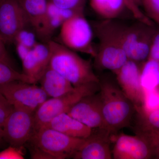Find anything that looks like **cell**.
<instances>
[{
	"mask_svg": "<svg viewBox=\"0 0 159 159\" xmlns=\"http://www.w3.org/2000/svg\"><path fill=\"white\" fill-rule=\"evenodd\" d=\"M99 85L104 122L103 129L113 134L130 125L136 110L119 86L112 81L100 80Z\"/></svg>",
	"mask_w": 159,
	"mask_h": 159,
	"instance_id": "obj_1",
	"label": "cell"
},
{
	"mask_svg": "<svg viewBox=\"0 0 159 159\" xmlns=\"http://www.w3.org/2000/svg\"><path fill=\"white\" fill-rule=\"evenodd\" d=\"M47 44L51 53L50 67L67 80L74 87L99 82L91 60L84 59L77 52L58 42L51 40Z\"/></svg>",
	"mask_w": 159,
	"mask_h": 159,
	"instance_id": "obj_2",
	"label": "cell"
},
{
	"mask_svg": "<svg viewBox=\"0 0 159 159\" xmlns=\"http://www.w3.org/2000/svg\"><path fill=\"white\" fill-rule=\"evenodd\" d=\"M84 139L44 126L36 131L27 143L32 159H64L72 157Z\"/></svg>",
	"mask_w": 159,
	"mask_h": 159,
	"instance_id": "obj_3",
	"label": "cell"
},
{
	"mask_svg": "<svg viewBox=\"0 0 159 159\" xmlns=\"http://www.w3.org/2000/svg\"><path fill=\"white\" fill-rule=\"evenodd\" d=\"M93 30L98 39L95 58V66L102 70H117L128 61L124 49L115 34L111 20H104L95 25Z\"/></svg>",
	"mask_w": 159,
	"mask_h": 159,
	"instance_id": "obj_4",
	"label": "cell"
},
{
	"mask_svg": "<svg viewBox=\"0 0 159 159\" xmlns=\"http://www.w3.org/2000/svg\"><path fill=\"white\" fill-rule=\"evenodd\" d=\"M99 83L74 87L73 90L62 96L46 100L34 112L35 132L48 124L54 117L61 114L67 113L83 97L99 92Z\"/></svg>",
	"mask_w": 159,
	"mask_h": 159,
	"instance_id": "obj_5",
	"label": "cell"
},
{
	"mask_svg": "<svg viewBox=\"0 0 159 159\" xmlns=\"http://www.w3.org/2000/svg\"><path fill=\"white\" fill-rule=\"evenodd\" d=\"M93 29L84 17V13L74 15L60 28L58 43L76 52L94 57L97 48L93 43Z\"/></svg>",
	"mask_w": 159,
	"mask_h": 159,
	"instance_id": "obj_6",
	"label": "cell"
},
{
	"mask_svg": "<svg viewBox=\"0 0 159 159\" xmlns=\"http://www.w3.org/2000/svg\"><path fill=\"white\" fill-rule=\"evenodd\" d=\"M114 32L128 60L136 62L148 58L155 31L152 26L141 22L131 26L121 25L112 21Z\"/></svg>",
	"mask_w": 159,
	"mask_h": 159,
	"instance_id": "obj_7",
	"label": "cell"
},
{
	"mask_svg": "<svg viewBox=\"0 0 159 159\" xmlns=\"http://www.w3.org/2000/svg\"><path fill=\"white\" fill-rule=\"evenodd\" d=\"M0 93L14 108L31 112H35L48 97L35 84L18 80L0 85Z\"/></svg>",
	"mask_w": 159,
	"mask_h": 159,
	"instance_id": "obj_8",
	"label": "cell"
},
{
	"mask_svg": "<svg viewBox=\"0 0 159 159\" xmlns=\"http://www.w3.org/2000/svg\"><path fill=\"white\" fill-rule=\"evenodd\" d=\"M34 114L14 107L2 126L4 140L16 147L26 144L35 133Z\"/></svg>",
	"mask_w": 159,
	"mask_h": 159,
	"instance_id": "obj_9",
	"label": "cell"
},
{
	"mask_svg": "<svg viewBox=\"0 0 159 159\" xmlns=\"http://www.w3.org/2000/svg\"><path fill=\"white\" fill-rule=\"evenodd\" d=\"M29 26L20 0H0V36L6 44L13 43L17 33Z\"/></svg>",
	"mask_w": 159,
	"mask_h": 159,
	"instance_id": "obj_10",
	"label": "cell"
},
{
	"mask_svg": "<svg viewBox=\"0 0 159 159\" xmlns=\"http://www.w3.org/2000/svg\"><path fill=\"white\" fill-rule=\"evenodd\" d=\"M113 73L119 87L133 103L136 110L141 108L144 102L145 92L141 84V68L138 62L128 60Z\"/></svg>",
	"mask_w": 159,
	"mask_h": 159,
	"instance_id": "obj_11",
	"label": "cell"
},
{
	"mask_svg": "<svg viewBox=\"0 0 159 159\" xmlns=\"http://www.w3.org/2000/svg\"><path fill=\"white\" fill-rule=\"evenodd\" d=\"M67 113L90 128L102 129L104 128L99 91L83 97Z\"/></svg>",
	"mask_w": 159,
	"mask_h": 159,
	"instance_id": "obj_12",
	"label": "cell"
},
{
	"mask_svg": "<svg viewBox=\"0 0 159 159\" xmlns=\"http://www.w3.org/2000/svg\"><path fill=\"white\" fill-rule=\"evenodd\" d=\"M115 159H148L153 158L150 146L142 136L122 133L115 139V145L112 150Z\"/></svg>",
	"mask_w": 159,
	"mask_h": 159,
	"instance_id": "obj_13",
	"label": "cell"
},
{
	"mask_svg": "<svg viewBox=\"0 0 159 159\" xmlns=\"http://www.w3.org/2000/svg\"><path fill=\"white\" fill-rule=\"evenodd\" d=\"M97 134H92L84 142L72 158L74 159H111V134L104 129H99Z\"/></svg>",
	"mask_w": 159,
	"mask_h": 159,
	"instance_id": "obj_14",
	"label": "cell"
},
{
	"mask_svg": "<svg viewBox=\"0 0 159 159\" xmlns=\"http://www.w3.org/2000/svg\"><path fill=\"white\" fill-rule=\"evenodd\" d=\"M51 53L47 43H38L22 60V73L29 77L31 84L39 82L49 66Z\"/></svg>",
	"mask_w": 159,
	"mask_h": 159,
	"instance_id": "obj_15",
	"label": "cell"
},
{
	"mask_svg": "<svg viewBox=\"0 0 159 159\" xmlns=\"http://www.w3.org/2000/svg\"><path fill=\"white\" fill-rule=\"evenodd\" d=\"M78 13H84L61 9L48 2V9L37 36L46 43H48L51 40L52 35L65 21Z\"/></svg>",
	"mask_w": 159,
	"mask_h": 159,
	"instance_id": "obj_16",
	"label": "cell"
},
{
	"mask_svg": "<svg viewBox=\"0 0 159 159\" xmlns=\"http://www.w3.org/2000/svg\"><path fill=\"white\" fill-rule=\"evenodd\" d=\"M44 126L53 129L69 136L79 139H86L93 132V129L67 113L61 114L54 117Z\"/></svg>",
	"mask_w": 159,
	"mask_h": 159,
	"instance_id": "obj_17",
	"label": "cell"
},
{
	"mask_svg": "<svg viewBox=\"0 0 159 159\" xmlns=\"http://www.w3.org/2000/svg\"><path fill=\"white\" fill-rule=\"evenodd\" d=\"M39 82L43 90L48 97L57 98L62 96L74 88V86L50 66L47 69Z\"/></svg>",
	"mask_w": 159,
	"mask_h": 159,
	"instance_id": "obj_18",
	"label": "cell"
},
{
	"mask_svg": "<svg viewBox=\"0 0 159 159\" xmlns=\"http://www.w3.org/2000/svg\"><path fill=\"white\" fill-rule=\"evenodd\" d=\"M93 11L104 20H114L127 9L124 0H89Z\"/></svg>",
	"mask_w": 159,
	"mask_h": 159,
	"instance_id": "obj_19",
	"label": "cell"
},
{
	"mask_svg": "<svg viewBox=\"0 0 159 159\" xmlns=\"http://www.w3.org/2000/svg\"><path fill=\"white\" fill-rule=\"evenodd\" d=\"M31 28L36 35L48 9V0H20Z\"/></svg>",
	"mask_w": 159,
	"mask_h": 159,
	"instance_id": "obj_20",
	"label": "cell"
},
{
	"mask_svg": "<svg viewBox=\"0 0 159 159\" xmlns=\"http://www.w3.org/2000/svg\"><path fill=\"white\" fill-rule=\"evenodd\" d=\"M141 81L144 92L159 87V61L147 59L141 68Z\"/></svg>",
	"mask_w": 159,
	"mask_h": 159,
	"instance_id": "obj_21",
	"label": "cell"
},
{
	"mask_svg": "<svg viewBox=\"0 0 159 159\" xmlns=\"http://www.w3.org/2000/svg\"><path fill=\"white\" fill-rule=\"evenodd\" d=\"M136 113L138 119L136 132L159 130V109L148 112L139 111Z\"/></svg>",
	"mask_w": 159,
	"mask_h": 159,
	"instance_id": "obj_22",
	"label": "cell"
},
{
	"mask_svg": "<svg viewBox=\"0 0 159 159\" xmlns=\"http://www.w3.org/2000/svg\"><path fill=\"white\" fill-rule=\"evenodd\" d=\"M17 80L31 84L29 77L25 74L0 61V85Z\"/></svg>",
	"mask_w": 159,
	"mask_h": 159,
	"instance_id": "obj_23",
	"label": "cell"
},
{
	"mask_svg": "<svg viewBox=\"0 0 159 159\" xmlns=\"http://www.w3.org/2000/svg\"><path fill=\"white\" fill-rule=\"evenodd\" d=\"M159 109V87L151 90L145 92L143 105L137 111L148 112Z\"/></svg>",
	"mask_w": 159,
	"mask_h": 159,
	"instance_id": "obj_24",
	"label": "cell"
},
{
	"mask_svg": "<svg viewBox=\"0 0 159 159\" xmlns=\"http://www.w3.org/2000/svg\"><path fill=\"white\" fill-rule=\"evenodd\" d=\"M48 1L58 8L84 13L86 0H48Z\"/></svg>",
	"mask_w": 159,
	"mask_h": 159,
	"instance_id": "obj_25",
	"label": "cell"
},
{
	"mask_svg": "<svg viewBox=\"0 0 159 159\" xmlns=\"http://www.w3.org/2000/svg\"><path fill=\"white\" fill-rule=\"evenodd\" d=\"M36 34L28 29V28L22 29L17 33L14 39L13 43L20 44L32 49L38 43Z\"/></svg>",
	"mask_w": 159,
	"mask_h": 159,
	"instance_id": "obj_26",
	"label": "cell"
},
{
	"mask_svg": "<svg viewBox=\"0 0 159 159\" xmlns=\"http://www.w3.org/2000/svg\"><path fill=\"white\" fill-rule=\"evenodd\" d=\"M127 10L139 22L148 26H153L152 20L140 9L135 0H124Z\"/></svg>",
	"mask_w": 159,
	"mask_h": 159,
	"instance_id": "obj_27",
	"label": "cell"
},
{
	"mask_svg": "<svg viewBox=\"0 0 159 159\" xmlns=\"http://www.w3.org/2000/svg\"><path fill=\"white\" fill-rule=\"evenodd\" d=\"M136 134L143 137L150 146L153 158L159 159V130L138 132Z\"/></svg>",
	"mask_w": 159,
	"mask_h": 159,
	"instance_id": "obj_28",
	"label": "cell"
},
{
	"mask_svg": "<svg viewBox=\"0 0 159 159\" xmlns=\"http://www.w3.org/2000/svg\"><path fill=\"white\" fill-rule=\"evenodd\" d=\"M22 147L10 145L0 152V159H23L24 154Z\"/></svg>",
	"mask_w": 159,
	"mask_h": 159,
	"instance_id": "obj_29",
	"label": "cell"
},
{
	"mask_svg": "<svg viewBox=\"0 0 159 159\" xmlns=\"http://www.w3.org/2000/svg\"><path fill=\"white\" fill-rule=\"evenodd\" d=\"M14 108L2 94L0 93V126L2 127L4 122Z\"/></svg>",
	"mask_w": 159,
	"mask_h": 159,
	"instance_id": "obj_30",
	"label": "cell"
},
{
	"mask_svg": "<svg viewBox=\"0 0 159 159\" xmlns=\"http://www.w3.org/2000/svg\"><path fill=\"white\" fill-rule=\"evenodd\" d=\"M143 6L149 18L159 15V0H142Z\"/></svg>",
	"mask_w": 159,
	"mask_h": 159,
	"instance_id": "obj_31",
	"label": "cell"
},
{
	"mask_svg": "<svg viewBox=\"0 0 159 159\" xmlns=\"http://www.w3.org/2000/svg\"><path fill=\"white\" fill-rule=\"evenodd\" d=\"M148 59L159 61V31H155L152 36Z\"/></svg>",
	"mask_w": 159,
	"mask_h": 159,
	"instance_id": "obj_32",
	"label": "cell"
},
{
	"mask_svg": "<svg viewBox=\"0 0 159 159\" xmlns=\"http://www.w3.org/2000/svg\"><path fill=\"white\" fill-rule=\"evenodd\" d=\"M5 45L6 44L0 36V61L16 70L15 62L6 50Z\"/></svg>",
	"mask_w": 159,
	"mask_h": 159,
	"instance_id": "obj_33",
	"label": "cell"
},
{
	"mask_svg": "<svg viewBox=\"0 0 159 159\" xmlns=\"http://www.w3.org/2000/svg\"><path fill=\"white\" fill-rule=\"evenodd\" d=\"M16 52L21 60L26 57L31 49L20 44H15Z\"/></svg>",
	"mask_w": 159,
	"mask_h": 159,
	"instance_id": "obj_34",
	"label": "cell"
},
{
	"mask_svg": "<svg viewBox=\"0 0 159 159\" xmlns=\"http://www.w3.org/2000/svg\"><path fill=\"white\" fill-rule=\"evenodd\" d=\"M4 141V136H3V132L2 127L0 126V145H2Z\"/></svg>",
	"mask_w": 159,
	"mask_h": 159,
	"instance_id": "obj_35",
	"label": "cell"
},
{
	"mask_svg": "<svg viewBox=\"0 0 159 159\" xmlns=\"http://www.w3.org/2000/svg\"><path fill=\"white\" fill-rule=\"evenodd\" d=\"M151 19L153 20L154 21L156 22L159 25V15L153 16V17L151 18Z\"/></svg>",
	"mask_w": 159,
	"mask_h": 159,
	"instance_id": "obj_36",
	"label": "cell"
},
{
	"mask_svg": "<svg viewBox=\"0 0 159 159\" xmlns=\"http://www.w3.org/2000/svg\"><path fill=\"white\" fill-rule=\"evenodd\" d=\"M136 3H137V5L139 6H141L142 4V0H135Z\"/></svg>",
	"mask_w": 159,
	"mask_h": 159,
	"instance_id": "obj_37",
	"label": "cell"
}]
</instances>
